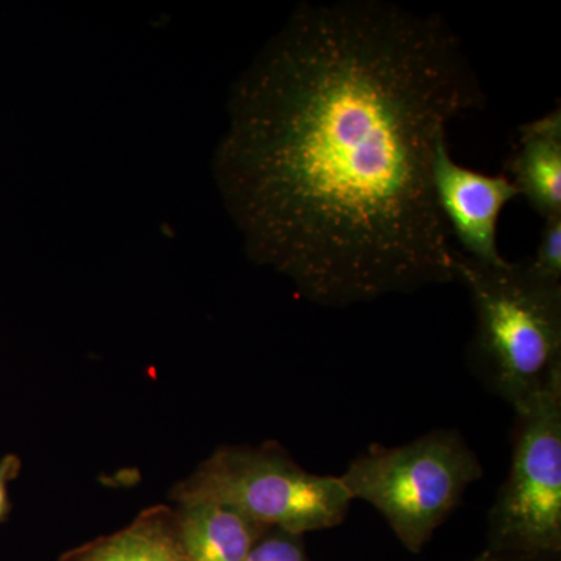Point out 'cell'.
<instances>
[{
    "instance_id": "1",
    "label": "cell",
    "mask_w": 561,
    "mask_h": 561,
    "mask_svg": "<svg viewBox=\"0 0 561 561\" xmlns=\"http://www.w3.org/2000/svg\"><path fill=\"white\" fill-rule=\"evenodd\" d=\"M483 103L438 14L302 3L232 87L214 154L250 260L323 308L454 283L432 168L451 121Z\"/></svg>"
},
{
    "instance_id": "13",
    "label": "cell",
    "mask_w": 561,
    "mask_h": 561,
    "mask_svg": "<svg viewBox=\"0 0 561 561\" xmlns=\"http://www.w3.org/2000/svg\"><path fill=\"white\" fill-rule=\"evenodd\" d=\"M468 561H561V553H513L485 549Z\"/></svg>"
},
{
    "instance_id": "9",
    "label": "cell",
    "mask_w": 561,
    "mask_h": 561,
    "mask_svg": "<svg viewBox=\"0 0 561 561\" xmlns=\"http://www.w3.org/2000/svg\"><path fill=\"white\" fill-rule=\"evenodd\" d=\"M187 561H245L265 527L213 502L175 504Z\"/></svg>"
},
{
    "instance_id": "2",
    "label": "cell",
    "mask_w": 561,
    "mask_h": 561,
    "mask_svg": "<svg viewBox=\"0 0 561 561\" xmlns=\"http://www.w3.org/2000/svg\"><path fill=\"white\" fill-rule=\"evenodd\" d=\"M454 272L476 313L472 367L516 411L561 365V283L537 275L529 261L482 264L459 250Z\"/></svg>"
},
{
    "instance_id": "7",
    "label": "cell",
    "mask_w": 561,
    "mask_h": 561,
    "mask_svg": "<svg viewBox=\"0 0 561 561\" xmlns=\"http://www.w3.org/2000/svg\"><path fill=\"white\" fill-rule=\"evenodd\" d=\"M505 171L542 219L561 216V108L519 125Z\"/></svg>"
},
{
    "instance_id": "6",
    "label": "cell",
    "mask_w": 561,
    "mask_h": 561,
    "mask_svg": "<svg viewBox=\"0 0 561 561\" xmlns=\"http://www.w3.org/2000/svg\"><path fill=\"white\" fill-rule=\"evenodd\" d=\"M435 197L449 231L460 242V253L482 264H504L497 249V220L501 210L519 192L505 173L485 175L453 160L448 144L442 140L435 151Z\"/></svg>"
},
{
    "instance_id": "5",
    "label": "cell",
    "mask_w": 561,
    "mask_h": 561,
    "mask_svg": "<svg viewBox=\"0 0 561 561\" xmlns=\"http://www.w3.org/2000/svg\"><path fill=\"white\" fill-rule=\"evenodd\" d=\"M513 412L511 470L490 507L485 549L561 553V365Z\"/></svg>"
},
{
    "instance_id": "4",
    "label": "cell",
    "mask_w": 561,
    "mask_h": 561,
    "mask_svg": "<svg viewBox=\"0 0 561 561\" xmlns=\"http://www.w3.org/2000/svg\"><path fill=\"white\" fill-rule=\"evenodd\" d=\"M482 476L459 431L435 430L400 446L371 445L339 478L351 501L375 507L401 545L420 553Z\"/></svg>"
},
{
    "instance_id": "8",
    "label": "cell",
    "mask_w": 561,
    "mask_h": 561,
    "mask_svg": "<svg viewBox=\"0 0 561 561\" xmlns=\"http://www.w3.org/2000/svg\"><path fill=\"white\" fill-rule=\"evenodd\" d=\"M58 561H187L175 507L153 505L124 529L62 553Z\"/></svg>"
},
{
    "instance_id": "3",
    "label": "cell",
    "mask_w": 561,
    "mask_h": 561,
    "mask_svg": "<svg viewBox=\"0 0 561 561\" xmlns=\"http://www.w3.org/2000/svg\"><path fill=\"white\" fill-rule=\"evenodd\" d=\"M169 500L225 505L265 529L302 537L341 526L353 504L339 476L306 470L273 440L220 446L172 486Z\"/></svg>"
},
{
    "instance_id": "11",
    "label": "cell",
    "mask_w": 561,
    "mask_h": 561,
    "mask_svg": "<svg viewBox=\"0 0 561 561\" xmlns=\"http://www.w3.org/2000/svg\"><path fill=\"white\" fill-rule=\"evenodd\" d=\"M529 265L542 278L561 283V216L545 219L540 242Z\"/></svg>"
},
{
    "instance_id": "12",
    "label": "cell",
    "mask_w": 561,
    "mask_h": 561,
    "mask_svg": "<svg viewBox=\"0 0 561 561\" xmlns=\"http://www.w3.org/2000/svg\"><path fill=\"white\" fill-rule=\"evenodd\" d=\"M21 467V459L14 454H9L0 460V523L9 516V483L20 476Z\"/></svg>"
},
{
    "instance_id": "10",
    "label": "cell",
    "mask_w": 561,
    "mask_h": 561,
    "mask_svg": "<svg viewBox=\"0 0 561 561\" xmlns=\"http://www.w3.org/2000/svg\"><path fill=\"white\" fill-rule=\"evenodd\" d=\"M245 561H311L305 537L280 529H265Z\"/></svg>"
}]
</instances>
